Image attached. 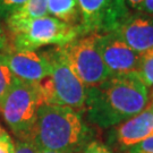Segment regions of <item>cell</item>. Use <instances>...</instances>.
I'll use <instances>...</instances> for the list:
<instances>
[{"mask_svg": "<svg viewBox=\"0 0 153 153\" xmlns=\"http://www.w3.org/2000/svg\"><path fill=\"white\" fill-rule=\"evenodd\" d=\"M149 101V88L134 75L116 76L88 88L85 111L91 124L112 128L143 111Z\"/></svg>", "mask_w": 153, "mask_h": 153, "instance_id": "obj_1", "label": "cell"}, {"mask_svg": "<svg viewBox=\"0 0 153 153\" xmlns=\"http://www.w3.org/2000/svg\"><path fill=\"white\" fill-rule=\"evenodd\" d=\"M84 112L68 107L42 104L31 135L39 150L60 153H81L93 140V131Z\"/></svg>", "mask_w": 153, "mask_h": 153, "instance_id": "obj_2", "label": "cell"}, {"mask_svg": "<svg viewBox=\"0 0 153 153\" xmlns=\"http://www.w3.org/2000/svg\"><path fill=\"white\" fill-rule=\"evenodd\" d=\"M43 53L51 66L50 76L40 82L44 104L62 105L84 112L88 88L71 71L61 47H51Z\"/></svg>", "mask_w": 153, "mask_h": 153, "instance_id": "obj_3", "label": "cell"}, {"mask_svg": "<svg viewBox=\"0 0 153 153\" xmlns=\"http://www.w3.org/2000/svg\"><path fill=\"white\" fill-rule=\"evenodd\" d=\"M8 31L6 50L36 51L42 47H62L83 36L81 25H71L45 15L19 24Z\"/></svg>", "mask_w": 153, "mask_h": 153, "instance_id": "obj_4", "label": "cell"}, {"mask_svg": "<svg viewBox=\"0 0 153 153\" xmlns=\"http://www.w3.org/2000/svg\"><path fill=\"white\" fill-rule=\"evenodd\" d=\"M44 104L40 83H27L16 78L0 104L4 120L17 140L31 141L38 111Z\"/></svg>", "mask_w": 153, "mask_h": 153, "instance_id": "obj_5", "label": "cell"}, {"mask_svg": "<svg viewBox=\"0 0 153 153\" xmlns=\"http://www.w3.org/2000/svg\"><path fill=\"white\" fill-rule=\"evenodd\" d=\"M61 50L71 71L86 88L98 86L112 77L98 50L97 34L79 36Z\"/></svg>", "mask_w": 153, "mask_h": 153, "instance_id": "obj_6", "label": "cell"}, {"mask_svg": "<svg viewBox=\"0 0 153 153\" xmlns=\"http://www.w3.org/2000/svg\"><path fill=\"white\" fill-rule=\"evenodd\" d=\"M84 35L115 32L131 14L126 0H77Z\"/></svg>", "mask_w": 153, "mask_h": 153, "instance_id": "obj_7", "label": "cell"}, {"mask_svg": "<svg viewBox=\"0 0 153 153\" xmlns=\"http://www.w3.org/2000/svg\"><path fill=\"white\" fill-rule=\"evenodd\" d=\"M97 47L112 77L131 76L136 73L141 55L129 48L114 33L97 34Z\"/></svg>", "mask_w": 153, "mask_h": 153, "instance_id": "obj_8", "label": "cell"}, {"mask_svg": "<svg viewBox=\"0 0 153 153\" xmlns=\"http://www.w3.org/2000/svg\"><path fill=\"white\" fill-rule=\"evenodd\" d=\"M153 136V114L150 103L140 114L110 128L108 141L111 146L125 153L142 141Z\"/></svg>", "mask_w": 153, "mask_h": 153, "instance_id": "obj_9", "label": "cell"}, {"mask_svg": "<svg viewBox=\"0 0 153 153\" xmlns=\"http://www.w3.org/2000/svg\"><path fill=\"white\" fill-rule=\"evenodd\" d=\"M7 64L14 76L27 83H40L50 76L51 66L43 51L5 50Z\"/></svg>", "mask_w": 153, "mask_h": 153, "instance_id": "obj_10", "label": "cell"}, {"mask_svg": "<svg viewBox=\"0 0 153 153\" xmlns=\"http://www.w3.org/2000/svg\"><path fill=\"white\" fill-rule=\"evenodd\" d=\"M129 48L142 55L153 49V16L142 13H131L112 32Z\"/></svg>", "mask_w": 153, "mask_h": 153, "instance_id": "obj_11", "label": "cell"}, {"mask_svg": "<svg viewBox=\"0 0 153 153\" xmlns=\"http://www.w3.org/2000/svg\"><path fill=\"white\" fill-rule=\"evenodd\" d=\"M48 15L71 25H81V14L77 0H48Z\"/></svg>", "mask_w": 153, "mask_h": 153, "instance_id": "obj_12", "label": "cell"}, {"mask_svg": "<svg viewBox=\"0 0 153 153\" xmlns=\"http://www.w3.org/2000/svg\"><path fill=\"white\" fill-rule=\"evenodd\" d=\"M47 4L48 0H27L18 10L15 11L5 21L7 30L31 21L33 18L48 15Z\"/></svg>", "mask_w": 153, "mask_h": 153, "instance_id": "obj_13", "label": "cell"}, {"mask_svg": "<svg viewBox=\"0 0 153 153\" xmlns=\"http://www.w3.org/2000/svg\"><path fill=\"white\" fill-rule=\"evenodd\" d=\"M134 76L148 88H153V49L141 55L140 65Z\"/></svg>", "mask_w": 153, "mask_h": 153, "instance_id": "obj_14", "label": "cell"}, {"mask_svg": "<svg viewBox=\"0 0 153 153\" xmlns=\"http://www.w3.org/2000/svg\"><path fill=\"white\" fill-rule=\"evenodd\" d=\"M16 81V77L11 73L7 59L4 52H0V104L8 91L10 90L13 84Z\"/></svg>", "mask_w": 153, "mask_h": 153, "instance_id": "obj_15", "label": "cell"}, {"mask_svg": "<svg viewBox=\"0 0 153 153\" xmlns=\"http://www.w3.org/2000/svg\"><path fill=\"white\" fill-rule=\"evenodd\" d=\"M27 0H0V19L5 22L8 17L18 10Z\"/></svg>", "mask_w": 153, "mask_h": 153, "instance_id": "obj_16", "label": "cell"}, {"mask_svg": "<svg viewBox=\"0 0 153 153\" xmlns=\"http://www.w3.org/2000/svg\"><path fill=\"white\" fill-rule=\"evenodd\" d=\"M81 153H112V151L104 143L97 140H92L85 145V148L83 149Z\"/></svg>", "mask_w": 153, "mask_h": 153, "instance_id": "obj_17", "label": "cell"}, {"mask_svg": "<svg viewBox=\"0 0 153 153\" xmlns=\"http://www.w3.org/2000/svg\"><path fill=\"white\" fill-rule=\"evenodd\" d=\"M125 153H153V136L134 145Z\"/></svg>", "mask_w": 153, "mask_h": 153, "instance_id": "obj_18", "label": "cell"}, {"mask_svg": "<svg viewBox=\"0 0 153 153\" xmlns=\"http://www.w3.org/2000/svg\"><path fill=\"white\" fill-rule=\"evenodd\" d=\"M36 146L31 141H22L17 140L14 144V152L13 153H36Z\"/></svg>", "mask_w": 153, "mask_h": 153, "instance_id": "obj_19", "label": "cell"}, {"mask_svg": "<svg viewBox=\"0 0 153 153\" xmlns=\"http://www.w3.org/2000/svg\"><path fill=\"white\" fill-rule=\"evenodd\" d=\"M136 11L145 14V15L153 16V0H143V2L141 4V6L138 7V9Z\"/></svg>", "mask_w": 153, "mask_h": 153, "instance_id": "obj_20", "label": "cell"}, {"mask_svg": "<svg viewBox=\"0 0 153 153\" xmlns=\"http://www.w3.org/2000/svg\"><path fill=\"white\" fill-rule=\"evenodd\" d=\"M14 152V142L10 137L0 142V153H13Z\"/></svg>", "mask_w": 153, "mask_h": 153, "instance_id": "obj_21", "label": "cell"}, {"mask_svg": "<svg viewBox=\"0 0 153 153\" xmlns=\"http://www.w3.org/2000/svg\"><path fill=\"white\" fill-rule=\"evenodd\" d=\"M8 45V40H7V34L5 30L1 25V19H0V52H4L7 49Z\"/></svg>", "mask_w": 153, "mask_h": 153, "instance_id": "obj_22", "label": "cell"}, {"mask_svg": "<svg viewBox=\"0 0 153 153\" xmlns=\"http://www.w3.org/2000/svg\"><path fill=\"white\" fill-rule=\"evenodd\" d=\"M126 2H127L129 8H133L134 10L136 11L138 9V7L141 6V4L143 2V0H126Z\"/></svg>", "mask_w": 153, "mask_h": 153, "instance_id": "obj_23", "label": "cell"}, {"mask_svg": "<svg viewBox=\"0 0 153 153\" xmlns=\"http://www.w3.org/2000/svg\"><path fill=\"white\" fill-rule=\"evenodd\" d=\"M8 137H10L9 135H8V133L0 126V142L4 141V140H6V138H8Z\"/></svg>", "mask_w": 153, "mask_h": 153, "instance_id": "obj_24", "label": "cell"}, {"mask_svg": "<svg viewBox=\"0 0 153 153\" xmlns=\"http://www.w3.org/2000/svg\"><path fill=\"white\" fill-rule=\"evenodd\" d=\"M36 153H60V152H55V151H48V150H36Z\"/></svg>", "mask_w": 153, "mask_h": 153, "instance_id": "obj_25", "label": "cell"}, {"mask_svg": "<svg viewBox=\"0 0 153 153\" xmlns=\"http://www.w3.org/2000/svg\"><path fill=\"white\" fill-rule=\"evenodd\" d=\"M150 107H151V110H152V114H153V101L150 102Z\"/></svg>", "mask_w": 153, "mask_h": 153, "instance_id": "obj_26", "label": "cell"}, {"mask_svg": "<svg viewBox=\"0 0 153 153\" xmlns=\"http://www.w3.org/2000/svg\"><path fill=\"white\" fill-rule=\"evenodd\" d=\"M152 99H153V90H152Z\"/></svg>", "mask_w": 153, "mask_h": 153, "instance_id": "obj_27", "label": "cell"}]
</instances>
